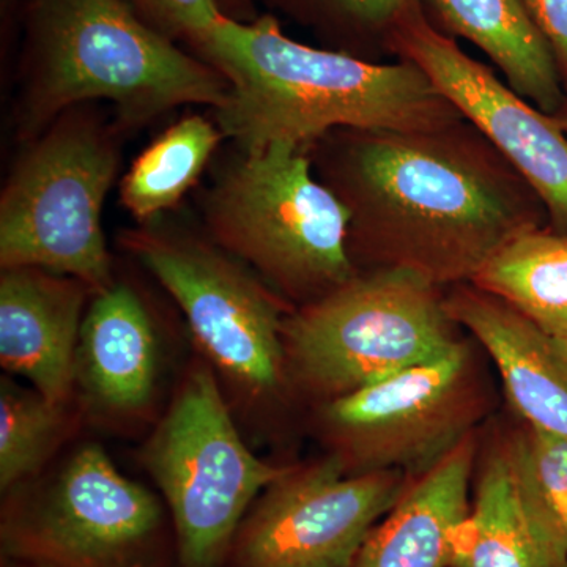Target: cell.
<instances>
[{
	"label": "cell",
	"instance_id": "25",
	"mask_svg": "<svg viewBox=\"0 0 567 567\" xmlns=\"http://www.w3.org/2000/svg\"><path fill=\"white\" fill-rule=\"evenodd\" d=\"M524 3L550 47L567 93V0H524Z\"/></svg>",
	"mask_w": 567,
	"mask_h": 567
},
{
	"label": "cell",
	"instance_id": "16",
	"mask_svg": "<svg viewBox=\"0 0 567 567\" xmlns=\"http://www.w3.org/2000/svg\"><path fill=\"white\" fill-rule=\"evenodd\" d=\"M475 434L409 484L365 540L353 567H451L454 536L472 507Z\"/></svg>",
	"mask_w": 567,
	"mask_h": 567
},
{
	"label": "cell",
	"instance_id": "3",
	"mask_svg": "<svg viewBox=\"0 0 567 567\" xmlns=\"http://www.w3.org/2000/svg\"><path fill=\"white\" fill-rule=\"evenodd\" d=\"M227 92L215 66L153 31L123 0H25L13 107L21 145L80 104L110 103L130 136L178 107L216 110Z\"/></svg>",
	"mask_w": 567,
	"mask_h": 567
},
{
	"label": "cell",
	"instance_id": "15",
	"mask_svg": "<svg viewBox=\"0 0 567 567\" xmlns=\"http://www.w3.org/2000/svg\"><path fill=\"white\" fill-rule=\"evenodd\" d=\"M159 380V336L144 295L118 281L95 293L82 320L76 388L112 416L144 412Z\"/></svg>",
	"mask_w": 567,
	"mask_h": 567
},
{
	"label": "cell",
	"instance_id": "11",
	"mask_svg": "<svg viewBox=\"0 0 567 567\" xmlns=\"http://www.w3.org/2000/svg\"><path fill=\"white\" fill-rule=\"evenodd\" d=\"M395 470L349 475L330 454L290 466L257 498L234 540L237 567H353L412 481Z\"/></svg>",
	"mask_w": 567,
	"mask_h": 567
},
{
	"label": "cell",
	"instance_id": "26",
	"mask_svg": "<svg viewBox=\"0 0 567 567\" xmlns=\"http://www.w3.org/2000/svg\"><path fill=\"white\" fill-rule=\"evenodd\" d=\"M257 0H216L224 17L240 22H251L260 17Z\"/></svg>",
	"mask_w": 567,
	"mask_h": 567
},
{
	"label": "cell",
	"instance_id": "23",
	"mask_svg": "<svg viewBox=\"0 0 567 567\" xmlns=\"http://www.w3.org/2000/svg\"><path fill=\"white\" fill-rule=\"evenodd\" d=\"M505 443L522 505L567 554V436L525 425Z\"/></svg>",
	"mask_w": 567,
	"mask_h": 567
},
{
	"label": "cell",
	"instance_id": "17",
	"mask_svg": "<svg viewBox=\"0 0 567 567\" xmlns=\"http://www.w3.org/2000/svg\"><path fill=\"white\" fill-rule=\"evenodd\" d=\"M447 31L476 44L517 95L555 115L567 93L550 47L524 0H431Z\"/></svg>",
	"mask_w": 567,
	"mask_h": 567
},
{
	"label": "cell",
	"instance_id": "13",
	"mask_svg": "<svg viewBox=\"0 0 567 567\" xmlns=\"http://www.w3.org/2000/svg\"><path fill=\"white\" fill-rule=\"evenodd\" d=\"M93 290L81 279L43 268H7L0 275V364L24 377L54 404L76 391L82 320Z\"/></svg>",
	"mask_w": 567,
	"mask_h": 567
},
{
	"label": "cell",
	"instance_id": "24",
	"mask_svg": "<svg viewBox=\"0 0 567 567\" xmlns=\"http://www.w3.org/2000/svg\"><path fill=\"white\" fill-rule=\"evenodd\" d=\"M153 31L189 51L223 20L216 0H123Z\"/></svg>",
	"mask_w": 567,
	"mask_h": 567
},
{
	"label": "cell",
	"instance_id": "27",
	"mask_svg": "<svg viewBox=\"0 0 567 567\" xmlns=\"http://www.w3.org/2000/svg\"><path fill=\"white\" fill-rule=\"evenodd\" d=\"M554 117L557 118L559 125H561V128L565 130L567 134V102L565 106H563L561 110H559V112L554 115Z\"/></svg>",
	"mask_w": 567,
	"mask_h": 567
},
{
	"label": "cell",
	"instance_id": "10",
	"mask_svg": "<svg viewBox=\"0 0 567 567\" xmlns=\"http://www.w3.org/2000/svg\"><path fill=\"white\" fill-rule=\"evenodd\" d=\"M163 517L159 499L91 443L6 517L3 548L35 567H145Z\"/></svg>",
	"mask_w": 567,
	"mask_h": 567
},
{
	"label": "cell",
	"instance_id": "8",
	"mask_svg": "<svg viewBox=\"0 0 567 567\" xmlns=\"http://www.w3.org/2000/svg\"><path fill=\"white\" fill-rule=\"evenodd\" d=\"M142 462L173 513L183 567L221 565L248 507L290 468L249 450L216 372L203 361L186 371Z\"/></svg>",
	"mask_w": 567,
	"mask_h": 567
},
{
	"label": "cell",
	"instance_id": "1",
	"mask_svg": "<svg viewBox=\"0 0 567 567\" xmlns=\"http://www.w3.org/2000/svg\"><path fill=\"white\" fill-rule=\"evenodd\" d=\"M309 156L349 213L357 271L405 268L447 289L548 227L535 189L466 118L417 132L333 130Z\"/></svg>",
	"mask_w": 567,
	"mask_h": 567
},
{
	"label": "cell",
	"instance_id": "9",
	"mask_svg": "<svg viewBox=\"0 0 567 567\" xmlns=\"http://www.w3.org/2000/svg\"><path fill=\"white\" fill-rule=\"evenodd\" d=\"M487 393L462 341L429 363L324 402L319 429L349 475L420 476L475 434Z\"/></svg>",
	"mask_w": 567,
	"mask_h": 567
},
{
	"label": "cell",
	"instance_id": "18",
	"mask_svg": "<svg viewBox=\"0 0 567 567\" xmlns=\"http://www.w3.org/2000/svg\"><path fill=\"white\" fill-rule=\"evenodd\" d=\"M451 567H567V554L529 518L506 443L484 458L472 507L454 536Z\"/></svg>",
	"mask_w": 567,
	"mask_h": 567
},
{
	"label": "cell",
	"instance_id": "5",
	"mask_svg": "<svg viewBox=\"0 0 567 567\" xmlns=\"http://www.w3.org/2000/svg\"><path fill=\"white\" fill-rule=\"evenodd\" d=\"M128 134L99 103L63 112L22 144L0 194V268L35 267L87 284L115 281L103 208Z\"/></svg>",
	"mask_w": 567,
	"mask_h": 567
},
{
	"label": "cell",
	"instance_id": "22",
	"mask_svg": "<svg viewBox=\"0 0 567 567\" xmlns=\"http://www.w3.org/2000/svg\"><path fill=\"white\" fill-rule=\"evenodd\" d=\"M71 431L70 405L54 404L37 390L0 382V488L39 475Z\"/></svg>",
	"mask_w": 567,
	"mask_h": 567
},
{
	"label": "cell",
	"instance_id": "4",
	"mask_svg": "<svg viewBox=\"0 0 567 567\" xmlns=\"http://www.w3.org/2000/svg\"><path fill=\"white\" fill-rule=\"evenodd\" d=\"M199 215L210 240L292 308L320 300L357 274L347 245L349 213L317 177L308 147L230 144L212 163Z\"/></svg>",
	"mask_w": 567,
	"mask_h": 567
},
{
	"label": "cell",
	"instance_id": "21",
	"mask_svg": "<svg viewBox=\"0 0 567 567\" xmlns=\"http://www.w3.org/2000/svg\"><path fill=\"white\" fill-rule=\"evenodd\" d=\"M311 29L328 50L374 61L391 51L395 32L421 11V0H257Z\"/></svg>",
	"mask_w": 567,
	"mask_h": 567
},
{
	"label": "cell",
	"instance_id": "14",
	"mask_svg": "<svg viewBox=\"0 0 567 567\" xmlns=\"http://www.w3.org/2000/svg\"><path fill=\"white\" fill-rule=\"evenodd\" d=\"M446 306L494 361L507 402L525 425L567 436L566 339L473 284L450 287Z\"/></svg>",
	"mask_w": 567,
	"mask_h": 567
},
{
	"label": "cell",
	"instance_id": "19",
	"mask_svg": "<svg viewBox=\"0 0 567 567\" xmlns=\"http://www.w3.org/2000/svg\"><path fill=\"white\" fill-rule=\"evenodd\" d=\"M226 140L215 118L185 114L134 158L118 182L122 207L136 224L178 210Z\"/></svg>",
	"mask_w": 567,
	"mask_h": 567
},
{
	"label": "cell",
	"instance_id": "2",
	"mask_svg": "<svg viewBox=\"0 0 567 567\" xmlns=\"http://www.w3.org/2000/svg\"><path fill=\"white\" fill-rule=\"evenodd\" d=\"M192 52L229 82L212 117L244 151L309 148L339 128L417 132L465 118L415 63L309 47L287 37L271 13L223 18Z\"/></svg>",
	"mask_w": 567,
	"mask_h": 567
},
{
	"label": "cell",
	"instance_id": "28",
	"mask_svg": "<svg viewBox=\"0 0 567 567\" xmlns=\"http://www.w3.org/2000/svg\"><path fill=\"white\" fill-rule=\"evenodd\" d=\"M9 567H35V566L25 565V563L17 561V563H13V565H10Z\"/></svg>",
	"mask_w": 567,
	"mask_h": 567
},
{
	"label": "cell",
	"instance_id": "12",
	"mask_svg": "<svg viewBox=\"0 0 567 567\" xmlns=\"http://www.w3.org/2000/svg\"><path fill=\"white\" fill-rule=\"evenodd\" d=\"M391 51L420 66L528 182L546 207L548 229L567 234V134L557 118L522 99L456 40L436 31L423 10L395 32Z\"/></svg>",
	"mask_w": 567,
	"mask_h": 567
},
{
	"label": "cell",
	"instance_id": "7",
	"mask_svg": "<svg viewBox=\"0 0 567 567\" xmlns=\"http://www.w3.org/2000/svg\"><path fill=\"white\" fill-rule=\"evenodd\" d=\"M178 210L123 230L118 241L181 308L213 371L246 404L268 401L289 388L282 330L295 308Z\"/></svg>",
	"mask_w": 567,
	"mask_h": 567
},
{
	"label": "cell",
	"instance_id": "6",
	"mask_svg": "<svg viewBox=\"0 0 567 567\" xmlns=\"http://www.w3.org/2000/svg\"><path fill=\"white\" fill-rule=\"evenodd\" d=\"M443 289L379 268L295 308L282 330L287 385L324 404L443 357L462 342Z\"/></svg>",
	"mask_w": 567,
	"mask_h": 567
},
{
	"label": "cell",
	"instance_id": "20",
	"mask_svg": "<svg viewBox=\"0 0 567 567\" xmlns=\"http://www.w3.org/2000/svg\"><path fill=\"white\" fill-rule=\"evenodd\" d=\"M470 284L567 341V234L543 227L518 235Z\"/></svg>",
	"mask_w": 567,
	"mask_h": 567
}]
</instances>
